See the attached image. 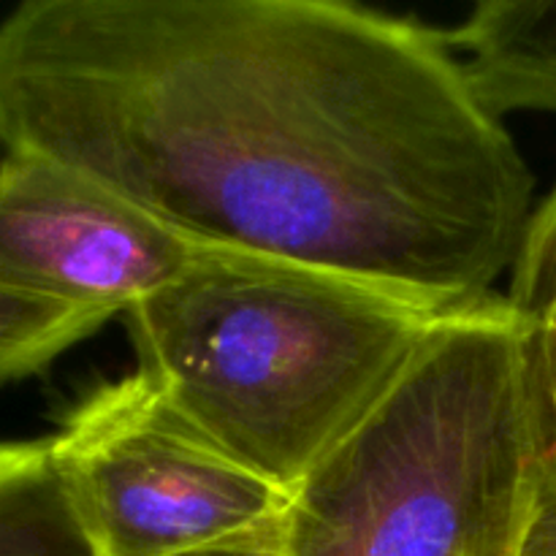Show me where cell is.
Returning <instances> with one entry per match:
<instances>
[{"mask_svg": "<svg viewBox=\"0 0 556 556\" xmlns=\"http://www.w3.org/2000/svg\"><path fill=\"white\" fill-rule=\"evenodd\" d=\"M106 320L103 313L0 291V389L36 375Z\"/></svg>", "mask_w": 556, "mask_h": 556, "instance_id": "cell-8", "label": "cell"}, {"mask_svg": "<svg viewBox=\"0 0 556 556\" xmlns=\"http://www.w3.org/2000/svg\"><path fill=\"white\" fill-rule=\"evenodd\" d=\"M445 38L497 117H556V0H483Z\"/></svg>", "mask_w": 556, "mask_h": 556, "instance_id": "cell-6", "label": "cell"}, {"mask_svg": "<svg viewBox=\"0 0 556 556\" xmlns=\"http://www.w3.org/2000/svg\"><path fill=\"white\" fill-rule=\"evenodd\" d=\"M505 302L527 324H538L556 313V185L530 215L519 253L510 266Z\"/></svg>", "mask_w": 556, "mask_h": 556, "instance_id": "cell-9", "label": "cell"}, {"mask_svg": "<svg viewBox=\"0 0 556 556\" xmlns=\"http://www.w3.org/2000/svg\"><path fill=\"white\" fill-rule=\"evenodd\" d=\"M440 315L324 271L210 253L125 318L139 375L291 494L389 396Z\"/></svg>", "mask_w": 556, "mask_h": 556, "instance_id": "cell-2", "label": "cell"}, {"mask_svg": "<svg viewBox=\"0 0 556 556\" xmlns=\"http://www.w3.org/2000/svg\"><path fill=\"white\" fill-rule=\"evenodd\" d=\"M530 372L546 478H556V313L530 324Z\"/></svg>", "mask_w": 556, "mask_h": 556, "instance_id": "cell-10", "label": "cell"}, {"mask_svg": "<svg viewBox=\"0 0 556 556\" xmlns=\"http://www.w3.org/2000/svg\"><path fill=\"white\" fill-rule=\"evenodd\" d=\"M280 538H271V541H250V543H237V546H220V548H206V552L185 554V556H280Z\"/></svg>", "mask_w": 556, "mask_h": 556, "instance_id": "cell-12", "label": "cell"}, {"mask_svg": "<svg viewBox=\"0 0 556 556\" xmlns=\"http://www.w3.org/2000/svg\"><path fill=\"white\" fill-rule=\"evenodd\" d=\"M0 556H98L49 438L0 443Z\"/></svg>", "mask_w": 556, "mask_h": 556, "instance_id": "cell-7", "label": "cell"}, {"mask_svg": "<svg viewBox=\"0 0 556 556\" xmlns=\"http://www.w3.org/2000/svg\"><path fill=\"white\" fill-rule=\"evenodd\" d=\"M58 163L204 253L432 313L492 296L532 172L443 30L348 0H25L0 157Z\"/></svg>", "mask_w": 556, "mask_h": 556, "instance_id": "cell-1", "label": "cell"}, {"mask_svg": "<svg viewBox=\"0 0 556 556\" xmlns=\"http://www.w3.org/2000/svg\"><path fill=\"white\" fill-rule=\"evenodd\" d=\"M546 481L530 324L451 309L372 416L291 492L280 556H521Z\"/></svg>", "mask_w": 556, "mask_h": 556, "instance_id": "cell-3", "label": "cell"}, {"mask_svg": "<svg viewBox=\"0 0 556 556\" xmlns=\"http://www.w3.org/2000/svg\"><path fill=\"white\" fill-rule=\"evenodd\" d=\"M193 248L90 179L0 157V291L114 318L199 264Z\"/></svg>", "mask_w": 556, "mask_h": 556, "instance_id": "cell-5", "label": "cell"}, {"mask_svg": "<svg viewBox=\"0 0 556 556\" xmlns=\"http://www.w3.org/2000/svg\"><path fill=\"white\" fill-rule=\"evenodd\" d=\"M49 448L98 556H185L286 527L291 494L223 454L139 372L87 394Z\"/></svg>", "mask_w": 556, "mask_h": 556, "instance_id": "cell-4", "label": "cell"}, {"mask_svg": "<svg viewBox=\"0 0 556 556\" xmlns=\"http://www.w3.org/2000/svg\"><path fill=\"white\" fill-rule=\"evenodd\" d=\"M521 556H556V478L543 481Z\"/></svg>", "mask_w": 556, "mask_h": 556, "instance_id": "cell-11", "label": "cell"}]
</instances>
